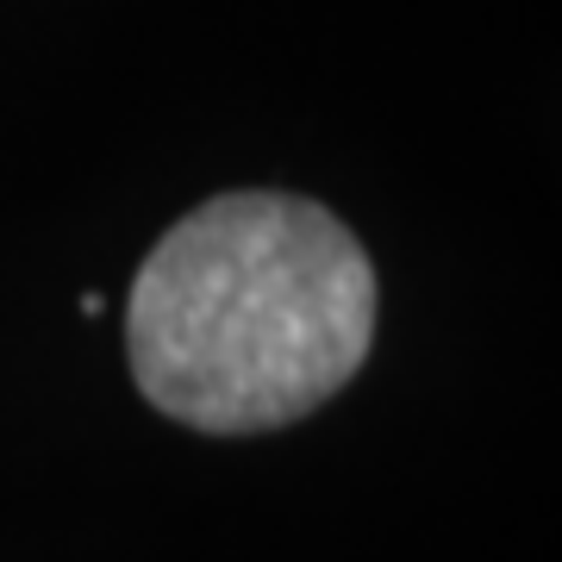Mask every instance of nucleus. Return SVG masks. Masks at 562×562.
Returning a JSON list of instances; mask_svg holds the SVG:
<instances>
[{
    "instance_id": "f257e3e1",
    "label": "nucleus",
    "mask_w": 562,
    "mask_h": 562,
    "mask_svg": "<svg viewBox=\"0 0 562 562\" xmlns=\"http://www.w3.org/2000/svg\"><path fill=\"white\" fill-rule=\"evenodd\" d=\"M375 344V269L338 213L244 188L194 206L138 262L125 357L194 431H269L325 406Z\"/></svg>"
}]
</instances>
